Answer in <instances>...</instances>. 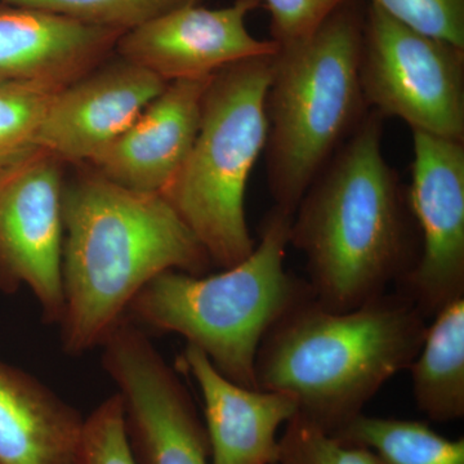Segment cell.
I'll return each mask as SVG.
<instances>
[{
    "mask_svg": "<svg viewBox=\"0 0 464 464\" xmlns=\"http://www.w3.org/2000/svg\"><path fill=\"white\" fill-rule=\"evenodd\" d=\"M61 344L101 346L132 299L159 274L206 275V249L166 198L116 185L87 164L63 183Z\"/></svg>",
    "mask_w": 464,
    "mask_h": 464,
    "instance_id": "obj_1",
    "label": "cell"
},
{
    "mask_svg": "<svg viewBox=\"0 0 464 464\" xmlns=\"http://www.w3.org/2000/svg\"><path fill=\"white\" fill-rule=\"evenodd\" d=\"M383 121L369 110L292 217L289 246L306 259L316 301L335 313L386 295L418 258L408 198L382 150Z\"/></svg>",
    "mask_w": 464,
    "mask_h": 464,
    "instance_id": "obj_2",
    "label": "cell"
},
{
    "mask_svg": "<svg viewBox=\"0 0 464 464\" xmlns=\"http://www.w3.org/2000/svg\"><path fill=\"white\" fill-rule=\"evenodd\" d=\"M429 320L396 292L335 313L306 299L265 335L256 359L258 390L288 393L324 431L346 426L420 353Z\"/></svg>",
    "mask_w": 464,
    "mask_h": 464,
    "instance_id": "obj_3",
    "label": "cell"
},
{
    "mask_svg": "<svg viewBox=\"0 0 464 464\" xmlns=\"http://www.w3.org/2000/svg\"><path fill=\"white\" fill-rule=\"evenodd\" d=\"M292 217L274 207L252 255L222 273L159 274L137 293L125 317L140 328L182 335L227 380L258 390L256 359L265 335L292 308L315 297L307 280L284 266Z\"/></svg>",
    "mask_w": 464,
    "mask_h": 464,
    "instance_id": "obj_4",
    "label": "cell"
},
{
    "mask_svg": "<svg viewBox=\"0 0 464 464\" xmlns=\"http://www.w3.org/2000/svg\"><path fill=\"white\" fill-rule=\"evenodd\" d=\"M364 20L353 0L273 58L265 101L267 181L274 207L290 216L369 112L360 85Z\"/></svg>",
    "mask_w": 464,
    "mask_h": 464,
    "instance_id": "obj_5",
    "label": "cell"
},
{
    "mask_svg": "<svg viewBox=\"0 0 464 464\" xmlns=\"http://www.w3.org/2000/svg\"><path fill=\"white\" fill-rule=\"evenodd\" d=\"M275 54L240 61L212 75L197 139L161 194L222 270L256 248L246 190L267 140L265 101Z\"/></svg>",
    "mask_w": 464,
    "mask_h": 464,
    "instance_id": "obj_6",
    "label": "cell"
},
{
    "mask_svg": "<svg viewBox=\"0 0 464 464\" xmlns=\"http://www.w3.org/2000/svg\"><path fill=\"white\" fill-rule=\"evenodd\" d=\"M360 85L366 106L440 139L464 142V48L365 11Z\"/></svg>",
    "mask_w": 464,
    "mask_h": 464,
    "instance_id": "obj_7",
    "label": "cell"
},
{
    "mask_svg": "<svg viewBox=\"0 0 464 464\" xmlns=\"http://www.w3.org/2000/svg\"><path fill=\"white\" fill-rule=\"evenodd\" d=\"M101 347L137 464H210L194 400L143 329L124 319Z\"/></svg>",
    "mask_w": 464,
    "mask_h": 464,
    "instance_id": "obj_8",
    "label": "cell"
},
{
    "mask_svg": "<svg viewBox=\"0 0 464 464\" xmlns=\"http://www.w3.org/2000/svg\"><path fill=\"white\" fill-rule=\"evenodd\" d=\"M63 167L39 149L0 174V290L25 285L50 324L63 313Z\"/></svg>",
    "mask_w": 464,
    "mask_h": 464,
    "instance_id": "obj_9",
    "label": "cell"
},
{
    "mask_svg": "<svg viewBox=\"0 0 464 464\" xmlns=\"http://www.w3.org/2000/svg\"><path fill=\"white\" fill-rule=\"evenodd\" d=\"M413 154L406 198L422 248L398 290L430 320L464 298V142L413 132Z\"/></svg>",
    "mask_w": 464,
    "mask_h": 464,
    "instance_id": "obj_10",
    "label": "cell"
},
{
    "mask_svg": "<svg viewBox=\"0 0 464 464\" xmlns=\"http://www.w3.org/2000/svg\"><path fill=\"white\" fill-rule=\"evenodd\" d=\"M261 0H235L224 8L188 5L125 32L115 52L166 82L201 78L249 58L273 56L274 41L255 38L246 27Z\"/></svg>",
    "mask_w": 464,
    "mask_h": 464,
    "instance_id": "obj_11",
    "label": "cell"
},
{
    "mask_svg": "<svg viewBox=\"0 0 464 464\" xmlns=\"http://www.w3.org/2000/svg\"><path fill=\"white\" fill-rule=\"evenodd\" d=\"M169 82L118 56L54 94L38 148L65 164H88L166 90Z\"/></svg>",
    "mask_w": 464,
    "mask_h": 464,
    "instance_id": "obj_12",
    "label": "cell"
},
{
    "mask_svg": "<svg viewBox=\"0 0 464 464\" xmlns=\"http://www.w3.org/2000/svg\"><path fill=\"white\" fill-rule=\"evenodd\" d=\"M210 79L212 75L169 82L139 118L88 164L125 188L163 194L197 139Z\"/></svg>",
    "mask_w": 464,
    "mask_h": 464,
    "instance_id": "obj_13",
    "label": "cell"
},
{
    "mask_svg": "<svg viewBox=\"0 0 464 464\" xmlns=\"http://www.w3.org/2000/svg\"><path fill=\"white\" fill-rule=\"evenodd\" d=\"M123 34L0 2V81L66 87L108 60Z\"/></svg>",
    "mask_w": 464,
    "mask_h": 464,
    "instance_id": "obj_14",
    "label": "cell"
},
{
    "mask_svg": "<svg viewBox=\"0 0 464 464\" xmlns=\"http://www.w3.org/2000/svg\"><path fill=\"white\" fill-rule=\"evenodd\" d=\"M179 362L203 396L210 464L279 463L277 431L297 413V401L288 393L234 383L190 343Z\"/></svg>",
    "mask_w": 464,
    "mask_h": 464,
    "instance_id": "obj_15",
    "label": "cell"
},
{
    "mask_svg": "<svg viewBox=\"0 0 464 464\" xmlns=\"http://www.w3.org/2000/svg\"><path fill=\"white\" fill-rule=\"evenodd\" d=\"M84 423L38 378L0 362V464H82Z\"/></svg>",
    "mask_w": 464,
    "mask_h": 464,
    "instance_id": "obj_16",
    "label": "cell"
},
{
    "mask_svg": "<svg viewBox=\"0 0 464 464\" xmlns=\"http://www.w3.org/2000/svg\"><path fill=\"white\" fill-rule=\"evenodd\" d=\"M415 404L435 422L464 417V298L432 317L420 353L409 366Z\"/></svg>",
    "mask_w": 464,
    "mask_h": 464,
    "instance_id": "obj_17",
    "label": "cell"
},
{
    "mask_svg": "<svg viewBox=\"0 0 464 464\" xmlns=\"http://www.w3.org/2000/svg\"><path fill=\"white\" fill-rule=\"evenodd\" d=\"M334 438L371 449L381 464H464V439L450 440L420 420L357 415Z\"/></svg>",
    "mask_w": 464,
    "mask_h": 464,
    "instance_id": "obj_18",
    "label": "cell"
},
{
    "mask_svg": "<svg viewBox=\"0 0 464 464\" xmlns=\"http://www.w3.org/2000/svg\"><path fill=\"white\" fill-rule=\"evenodd\" d=\"M63 88L0 81V174L39 150L36 139L43 119Z\"/></svg>",
    "mask_w": 464,
    "mask_h": 464,
    "instance_id": "obj_19",
    "label": "cell"
},
{
    "mask_svg": "<svg viewBox=\"0 0 464 464\" xmlns=\"http://www.w3.org/2000/svg\"><path fill=\"white\" fill-rule=\"evenodd\" d=\"M72 18L87 25L130 32L168 12L200 0H0Z\"/></svg>",
    "mask_w": 464,
    "mask_h": 464,
    "instance_id": "obj_20",
    "label": "cell"
},
{
    "mask_svg": "<svg viewBox=\"0 0 464 464\" xmlns=\"http://www.w3.org/2000/svg\"><path fill=\"white\" fill-rule=\"evenodd\" d=\"M277 464H381L371 449L346 444L295 413L279 439Z\"/></svg>",
    "mask_w": 464,
    "mask_h": 464,
    "instance_id": "obj_21",
    "label": "cell"
},
{
    "mask_svg": "<svg viewBox=\"0 0 464 464\" xmlns=\"http://www.w3.org/2000/svg\"><path fill=\"white\" fill-rule=\"evenodd\" d=\"M402 25L464 48V0H371Z\"/></svg>",
    "mask_w": 464,
    "mask_h": 464,
    "instance_id": "obj_22",
    "label": "cell"
},
{
    "mask_svg": "<svg viewBox=\"0 0 464 464\" xmlns=\"http://www.w3.org/2000/svg\"><path fill=\"white\" fill-rule=\"evenodd\" d=\"M82 464H137L118 392L85 418Z\"/></svg>",
    "mask_w": 464,
    "mask_h": 464,
    "instance_id": "obj_23",
    "label": "cell"
},
{
    "mask_svg": "<svg viewBox=\"0 0 464 464\" xmlns=\"http://www.w3.org/2000/svg\"><path fill=\"white\" fill-rule=\"evenodd\" d=\"M353 0H261L270 14L271 36L279 47L304 41Z\"/></svg>",
    "mask_w": 464,
    "mask_h": 464,
    "instance_id": "obj_24",
    "label": "cell"
}]
</instances>
